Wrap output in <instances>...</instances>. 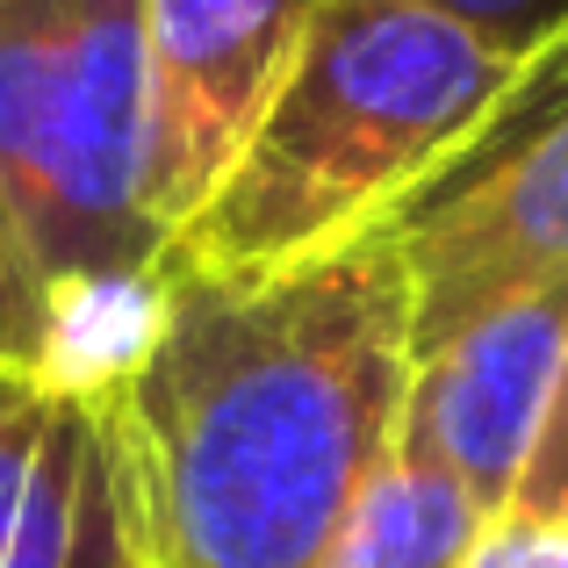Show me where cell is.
I'll use <instances>...</instances> for the list:
<instances>
[{
    "label": "cell",
    "mask_w": 568,
    "mask_h": 568,
    "mask_svg": "<svg viewBox=\"0 0 568 568\" xmlns=\"http://www.w3.org/2000/svg\"><path fill=\"white\" fill-rule=\"evenodd\" d=\"M123 568H144V561H138V555H130V561H123Z\"/></svg>",
    "instance_id": "4fadbf2b"
},
{
    "label": "cell",
    "mask_w": 568,
    "mask_h": 568,
    "mask_svg": "<svg viewBox=\"0 0 568 568\" xmlns=\"http://www.w3.org/2000/svg\"><path fill=\"white\" fill-rule=\"evenodd\" d=\"M410 266L367 231L281 274L144 281L94 367L144 568H324L410 396Z\"/></svg>",
    "instance_id": "6da1fadb"
},
{
    "label": "cell",
    "mask_w": 568,
    "mask_h": 568,
    "mask_svg": "<svg viewBox=\"0 0 568 568\" xmlns=\"http://www.w3.org/2000/svg\"><path fill=\"white\" fill-rule=\"evenodd\" d=\"M324 0H152V216L173 237L288 80Z\"/></svg>",
    "instance_id": "8992f818"
},
{
    "label": "cell",
    "mask_w": 568,
    "mask_h": 568,
    "mask_svg": "<svg viewBox=\"0 0 568 568\" xmlns=\"http://www.w3.org/2000/svg\"><path fill=\"white\" fill-rule=\"evenodd\" d=\"M504 518H547V526H568V346H561L555 396H547L540 446H532L526 483H518V497H511V511H504Z\"/></svg>",
    "instance_id": "8fae6325"
},
{
    "label": "cell",
    "mask_w": 568,
    "mask_h": 568,
    "mask_svg": "<svg viewBox=\"0 0 568 568\" xmlns=\"http://www.w3.org/2000/svg\"><path fill=\"white\" fill-rule=\"evenodd\" d=\"M388 231L410 266V361L518 288L568 281V37L526 58L468 159Z\"/></svg>",
    "instance_id": "277c9868"
},
{
    "label": "cell",
    "mask_w": 568,
    "mask_h": 568,
    "mask_svg": "<svg viewBox=\"0 0 568 568\" xmlns=\"http://www.w3.org/2000/svg\"><path fill=\"white\" fill-rule=\"evenodd\" d=\"M568 346V281L518 288L511 303L460 324L439 353L410 367L396 446L454 475L483 518H504L540 446L547 396Z\"/></svg>",
    "instance_id": "5b68a950"
},
{
    "label": "cell",
    "mask_w": 568,
    "mask_h": 568,
    "mask_svg": "<svg viewBox=\"0 0 568 568\" xmlns=\"http://www.w3.org/2000/svg\"><path fill=\"white\" fill-rule=\"evenodd\" d=\"M0 187L72 317L144 303L152 216V0H0Z\"/></svg>",
    "instance_id": "3957f363"
},
{
    "label": "cell",
    "mask_w": 568,
    "mask_h": 568,
    "mask_svg": "<svg viewBox=\"0 0 568 568\" xmlns=\"http://www.w3.org/2000/svg\"><path fill=\"white\" fill-rule=\"evenodd\" d=\"M468 568H568V526H547V518H497V526L475 540Z\"/></svg>",
    "instance_id": "7c38bea8"
},
{
    "label": "cell",
    "mask_w": 568,
    "mask_h": 568,
    "mask_svg": "<svg viewBox=\"0 0 568 568\" xmlns=\"http://www.w3.org/2000/svg\"><path fill=\"white\" fill-rule=\"evenodd\" d=\"M497 526L483 518V504L439 475L432 460L388 446L375 483L361 489V504L346 511L324 568H468L475 540Z\"/></svg>",
    "instance_id": "ba28073f"
},
{
    "label": "cell",
    "mask_w": 568,
    "mask_h": 568,
    "mask_svg": "<svg viewBox=\"0 0 568 568\" xmlns=\"http://www.w3.org/2000/svg\"><path fill=\"white\" fill-rule=\"evenodd\" d=\"M0 367H65L72 375V317L14 223L8 187H0Z\"/></svg>",
    "instance_id": "9c48e42d"
},
{
    "label": "cell",
    "mask_w": 568,
    "mask_h": 568,
    "mask_svg": "<svg viewBox=\"0 0 568 568\" xmlns=\"http://www.w3.org/2000/svg\"><path fill=\"white\" fill-rule=\"evenodd\" d=\"M130 489L94 375L0 367V568H123Z\"/></svg>",
    "instance_id": "52a82bcc"
},
{
    "label": "cell",
    "mask_w": 568,
    "mask_h": 568,
    "mask_svg": "<svg viewBox=\"0 0 568 568\" xmlns=\"http://www.w3.org/2000/svg\"><path fill=\"white\" fill-rule=\"evenodd\" d=\"M526 58L425 0H324L288 80L202 209L166 237L159 274H281L396 223L468 159Z\"/></svg>",
    "instance_id": "7a4b0ae2"
},
{
    "label": "cell",
    "mask_w": 568,
    "mask_h": 568,
    "mask_svg": "<svg viewBox=\"0 0 568 568\" xmlns=\"http://www.w3.org/2000/svg\"><path fill=\"white\" fill-rule=\"evenodd\" d=\"M425 8L468 22L475 37H489L511 58H540L568 37V0H425Z\"/></svg>",
    "instance_id": "30bf717a"
}]
</instances>
